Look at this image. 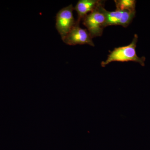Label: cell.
<instances>
[{"instance_id":"5b68a950","label":"cell","mask_w":150,"mask_h":150,"mask_svg":"<svg viewBox=\"0 0 150 150\" xmlns=\"http://www.w3.org/2000/svg\"><path fill=\"white\" fill-rule=\"evenodd\" d=\"M103 1L98 0H80L74 8L78 14L77 23L80 24L84 18L94 10L103 3Z\"/></svg>"},{"instance_id":"52a82bcc","label":"cell","mask_w":150,"mask_h":150,"mask_svg":"<svg viewBox=\"0 0 150 150\" xmlns=\"http://www.w3.org/2000/svg\"><path fill=\"white\" fill-rule=\"evenodd\" d=\"M116 10L135 11L137 1L134 0H115Z\"/></svg>"},{"instance_id":"8992f818","label":"cell","mask_w":150,"mask_h":150,"mask_svg":"<svg viewBox=\"0 0 150 150\" xmlns=\"http://www.w3.org/2000/svg\"><path fill=\"white\" fill-rule=\"evenodd\" d=\"M100 8L105 17V28L110 25H118L122 18L123 11L116 9L113 11H109L104 8L103 4L101 6Z\"/></svg>"},{"instance_id":"277c9868","label":"cell","mask_w":150,"mask_h":150,"mask_svg":"<svg viewBox=\"0 0 150 150\" xmlns=\"http://www.w3.org/2000/svg\"><path fill=\"white\" fill-rule=\"evenodd\" d=\"M79 25L76 22L74 26L63 41L67 45L70 46L88 44L90 46H94L92 38L87 30L81 28Z\"/></svg>"},{"instance_id":"7a4b0ae2","label":"cell","mask_w":150,"mask_h":150,"mask_svg":"<svg viewBox=\"0 0 150 150\" xmlns=\"http://www.w3.org/2000/svg\"><path fill=\"white\" fill-rule=\"evenodd\" d=\"M103 4V2L82 20L83 23L92 38L101 36L105 28V17L100 8Z\"/></svg>"},{"instance_id":"6da1fadb","label":"cell","mask_w":150,"mask_h":150,"mask_svg":"<svg viewBox=\"0 0 150 150\" xmlns=\"http://www.w3.org/2000/svg\"><path fill=\"white\" fill-rule=\"evenodd\" d=\"M138 36L135 34L132 42L128 46L115 48L108 55L106 60L101 63V66L105 67L114 62H134L139 63L141 66H145L146 58L139 57L136 53V47L138 42Z\"/></svg>"},{"instance_id":"3957f363","label":"cell","mask_w":150,"mask_h":150,"mask_svg":"<svg viewBox=\"0 0 150 150\" xmlns=\"http://www.w3.org/2000/svg\"><path fill=\"white\" fill-rule=\"evenodd\" d=\"M74 10L72 5L71 4L62 9L56 14V28L62 40L76 24L73 14Z\"/></svg>"},{"instance_id":"ba28073f","label":"cell","mask_w":150,"mask_h":150,"mask_svg":"<svg viewBox=\"0 0 150 150\" xmlns=\"http://www.w3.org/2000/svg\"><path fill=\"white\" fill-rule=\"evenodd\" d=\"M136 10H123L122 18L119 21L118 25H121L123 27H127L134 19L136 15Z\"/></svg>"}]
</instances>
